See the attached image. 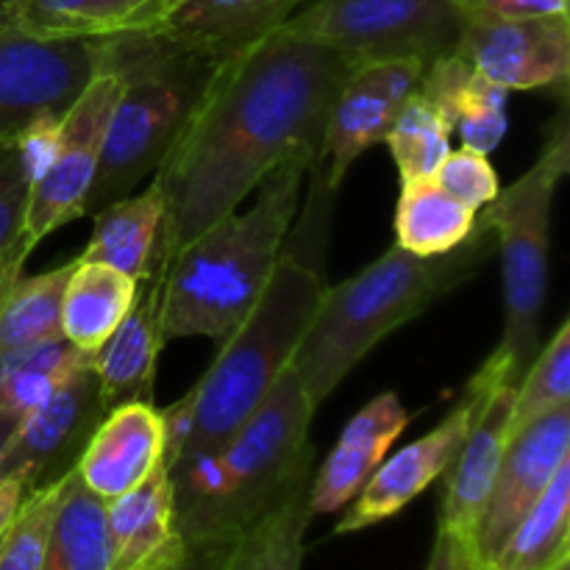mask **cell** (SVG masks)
<instances>
[{
  "label": "cell",
  "instance_id": "20",
  "mask_svg": "<svg viewBox=\"0 0 570 570\" xmlns=\"http://www.w3.org/2000/svg\"><path fill=\"white\" fill-rule=\"evenodd\" d=\"M111 570H161L187 554L176 523V499L167 465L148 473L128 493L106 501Z\"/></svg>",
  "mask_w": 570,
  "mask_h": 570
},
{
  "label": "cell",
  "instance_id": "2",
  "mask_svg": "<svg viewBox=\"0 0 570 570\" xmlns=\"http://www.w3.org/2000/svg\"><path fill=\"white\" fill-rule=\"evenodd\" d=\"M315 412L287 367L215 454L167 465L184 543H232L312 479L309 423Z\"/></svg>",
  "mask_w": 570,
  "mask_h": 570
},
{
  "label": "cell",
  "instance_id": "37",
  "mask_svg": "<svg viewBox=\"0 0 570 570\" xmlns=\"http://www.w3.org/2000/svg\"><path fill=\"white\" fill-rule=\"evenodd\" d=\"M465 17L488 20H529L568 14V0H460Z\"/></svg>",
  "mask_w": 570,
  "mask_h": 570
},
{
  "label": "cell",
  "instance_id": "36",
  "mask_svg": "<svg viewBox=\"0 0 570 570\" xmlns=\"http://www.w3.org/2000/svg\"><path fill=\"white\" fill-rule=\"evenodd\" d=\"M432 178L451 198H456L473 212L484 209L501 189L488 154H479L468 145H462L460 150L451 148Z\"/></svg>",
  "mask_w": 570,
  "mask_h": 570
},
{
  "label": "cell",
  "instance_id": "13",
  "mask_svg": "<svg viewBox=\"0 0 570 570\" xmlns=\"http://www.w3.org/2000/svg\"><path fill=\"white\" fill-rule=\"evenodd\" d=\"M570 460V406L549 412L512 434L495 473L493 490L476 523L471 546V570H488L523 521L534 501L546 493L562 462Z\"/></svg>",
  "mask_w": 570,
  "mask_h": 570
},
{
  "label": "cell",
  "instance_id": "12",
  "mask_svg": "<svg viewBox=\"0 0 570 570\" xmlns=\"http://www.w3.org/2000/svg\"><path fill=\"white\" fill-rule=\"evenodd\" d=\"M423 67L417 59H399L348 70L334 98L321 165L315 167L328 198H334L354 161L373 145L384 142L399 109L417 89Z\"/></svg>",
  "mask_w": 570,
  "mask_h": 570
},
{
  "label": "cell",
  "instance_id": "34",
  "mask_svg": "<svg viewBox=\"0 0 570 570\" xmlns=\"http://www.w3.org/2000/svg\"><path fill=\"white\" fill-rule=\"evenodd\" d=\"M65 479L26 493L9 532L0 540V570H42L45 543Z\"/></svg>",
  "mask_w": 570,
  "mask_h": 570
},
{
  "label": "cell",
  "instance_id": "10",
  "mask_svg": "<svg viewBox=\"0 0 570 570\" xmlns=\"http://www.w3.org/2000/svg\"><path fill=\"white\" fill-rule=\"evenodd\" d=\"M95 76V39L39 37L0 20V137L65 117Z\"/></svg>",
  "mask_w": 570,
  "mask_h": 570
},
{
  "label": "cell",
  "instance_id": "23",
  "mask_svg": "<svg viewBox=\"0 0 570 570\" xmlns=\"http://www.w3.org/2000/svg\"><path fill=\"white\" fill-rule=\"evenodd\" d=\"M178 0H6V20L39 37L100 39L150 31Z\"/></svg>",
  "mask_w": 570,
  "mask_h": 570
},
{
  "label": "cell",
  "instance_id": "3",
  "mask_svg": "<svg viewBox=\"0 0 570 570\" xmlns=\"http://www.w3.org/2000/svg\"><path fill=\"white\" fill-rule=\"evenodd\" d=\"M493 250V232L476 220L471 237L449 254L417 256L393 245L356 276L337 287H323L315 315L289 362L309 404L317 410L332 399L384 337L471 282Z\"/></svg>",
  "mask_w": 570,
  "mask_h": 570
},
{
  "label": "cell",
  "instance_id": "39",
  "mask_svg": "<svg viewBox=\"0 0 570 570\" xmlns=\"http://www.w3.org/2000/svg\"><path fill=\"white\" fill-rule=\"evenodd\" d=\"M232 543L189 546L187 554H184L181 560L173 562V566H167L161 570H220L223 562H226V554H228V549H232Z\"/></svg>",
  "mask_w": 570,
  "mask_h": 570
},
{
  "label": "cell",
  "instance_id": "25",
  "mask_svg": "<svg viewBox=\"0 0 570 570\" xmlns=\"http://www.w3.org/2000/svg\"><path fill=\"white\" fill-rule=\"evenodd\" d=\"M137 293V278L109 265L76 259L61 295V337L72 348L95 354L128 315Z\"/></svg>",
  "mask_w": 570,
  "mask_h": 570
},
{
  "label": "cell",
  "instance_id": "22",
  "mask_svg": "<svg viewBox=\"0 0 570 570\" xmlns=\"http://www.w3.org/2000/svg\"><path fill=\"white\" fill-rule=\"evenodd\" d=\"M417 92L445 117L451 131L462 134L468 148L490 154L504 139L510 92L484 78L460 50L429 61Z\"/></svg>",
  "mask_w": 570,
  "mask_h": 570
},
{
  "label": "cell",
  "instance_id": "8",
  "mask_svg": "<svg viewBox=\"0 0 570 570\" xmlns=\"http://www.w3.org/2000/svg\"><path fill=\"white\" fill-rule=\"evenodd\" d=\"M460 0H304L278 31L334 50L348 70L454 53L465 31Z\"/></svg>",
  "mask_w": 570,
  "mask_h": 570
},
{
  "label": "cell",
  "instance_id": "7",
  "mask_svg": "<svg viewBox=\"0 0 570 570\" xmlns=\"http://www.w3.org/2000/svg\"><path fill=\"white\" fill-rule=\"evenodd\" d=\"M568 170L570 131L566 111H560L534 165L476 212V220L493 232L504 276V334L490 360L515 387L540 351V315L549 287L551 206Z\"/></svg>",
  "mask_w": 570,
  "mask_h": 570
},
{
  "label": "cell",
  "instance_id": "9",
  "mask_svg": "<svg viewBox=\"0 0 570 570\" xmlns=\"http://www.w3.org/2000/svg\"><path fill=\"white\" fill-rule=\"evenodd\" d=\"M117 95H120V81L111 72L95 70L92 81L61 117L53 159L28 189L22 232L9 262L11 276H20L28 254L48 234L83 217Z\"/></svg>",
  "mask_w": 570,
  "mask_h": 570
},
{
  "label": "cell",
  "instance_id": "31",
  "mask_svg": "<svg viewBox=\"0 0 570 570\" xmlns=\"http://www.w3.org/2000/svg\"><path fill=\"white\" fill-rule=\"evenodd\" d=\"M92 354L72 348L65 337L0 354V410L26 417L67 382Z\"/></svg>",
  "mask_w": 570,
  "mask_h": 570
},
{
  "label": "cell",
  "instance_id": "5",
  "mask_svg": "<svg viewBox=\"0 0 570 570\" xmlns=\"http://www.w3.org/2000/svg\"><path fill=\"white\" fill-rule=\"evenodd\" d=\"M304 165H284L259 187L248 212L217 220L154 278L161 282V337H209L226 343L276 273L298 215Z\"/></svg>",
  "mask_w": 570,
  "mask_h": 570
},
{
  "label": "cell",
  "instance_id": "17",
  "mask_svg": "<svg viewBox=\"0 0 570 570\" xmlns=\"http://www.w3.org/2000/svg\"><path fill=\"white\" fill-rule=\"evenodd\" d=\"M165 462V417L154 404L134 401L104 415L76 462L83 488L111 501L137 488Z\"/></svg>",
  "mask_w": 570,
  "mask_h": 570
},
{
  "label": "cell",
  "instance_id": "27",
  "mask_svg": "<svg viewBox=\"0 0 570 570\" xmlns=\"http://www.w3.org/2000/svg\"><path fill=\"white\" fill-rule=\"evenodd\" d=\"M566 566H570V460L562 462L546 493L512 529L488 570H560Z\"/></svg>",
  "mask_w": 570,
  "mask_h": 570
},
{
  "label": "cell",
  "instance_id": "16",
  "mask_svg": "<svg viewBox=\"0 0 570 570\" xmlns=\"http://www.w3.org/2000/svg\"><path fill=\"white\" fill-rule=\"evenodd\" d=\"M482 395L484 382L479 376H473L460 404L449 412V417L438 429H432L426 438L415 440L406 449H401L390 460L384 456L376 473L367 479L360 495L348 504V512L340 518L334 534L362 532V529H371L376 523L387 521V518L399 515L429 484L438 482L449 471L456 451H460Z\"/></svg>",
  "mask_w": 570,
  "mask_h": 570
},
{
  "label": "cell",
  "instance_id": "30",
  "mask_svg": "<svg viewBox=\"0 0 570 570\" xmlns=\"http://www.w3.org/2000/svg\"><path fill=\"white\" fill-rule=\"evenodd\" d=\"M76 259L39 276H17L0 287V354L61 337V295Z\"/></svg>",
  "mask_w": 570,
  "mask_h": 570
},
{
  "label": "cell",
  "instance_id": "26",
  "mask_svg": "<svg viewBox=\"0 0 570 570\" xmlns=\"http://www.w3.org/2000/svg\"><path fill=\"white\" fill-rule=\"evenodd\" d=\"M42 570H111L106 501L83 488L76 468L67 473L50 521Z\"/></svg>",
  "mask_w": 570,
  "mask_h": 570
},
{
  "label": "cell",
  "instance_id": "15",
  "mask_svg": "<svg viewBox=\"0 0 570 570\" xmlns=\"http://www.w3.org/2000/svg\"><path fill=\"white\" fill-rule=\"evenodd\" d=\"M462 56L501 89H557L566 92L570 76V22L560 17L488 20L468 17Z\"/></svg>",
  "mask_w": 570,
  "mask_h": 570
},
{
  "label": "cell",
  "instance_id": "24",
  "mask_svg": "<svg viewBox=\"0 0 570 570\" xmlns=\"http://www.w3.org/2000/svg\"><path fill=\"white\" fill-rule=\"evenodd\" d=\"M92 217V237L78 259L109 265L137 282L154 276L161 223H165V198L156 181H150L142 195L111 200Z\"/></svg>",
  "mask_w": 570,
  "mask_h": 570
},
{
  "label": "cell",
  "instance_id": "21",
  "mask_svg": "<svg viewBox=\"0 0 570 570\" xmlns=\"http://www.w3.org/2000/svg\"><path fill=\"white\" fill-rule=\"evenodd\" d=\"M145 282L148 287L139 289L137 301L115 334L92 354V371L98 376L106 412L134 401L154 404L156 362L159 351L165 348L159 321L161 282L154 276Z\"/></svg>",
  "mask_w": 570,
  "mask_h": 570
},
{
  "label": "cell",
  "instance_id": "32",
  "mask_svg": "<svg viewBox=\"0 0 570 570\" xmlns=\"http://www.w3.org/2000/svg\"><path fill=\"white\" fill-rule=\"evenodd\" d=\"M451 134L454 131L445 117L415 89L404 100L387 137H384V145L390 148V156L401 173V181L432 178L440 161L449 156Z\"/></svg>",
  "mask_w": 570,
  "mask_h": 570
},
{
  "label": "cell",
  "instance_id": "11",
  "mask_svg": "<svg viewBox=\"0 0 570 570\" xmlns=\"http://www.w3.org/2000/svg\"><path fill=\"white\" fill-rule=\"evenodd\" d=\"M104 415L98 376L89 360L45 404L22 417L0 460V482L14 479L26 493L61 482L76 468Z\"/></svg>",
  "mask_w": 570,
  "mask_h": 570
},
{
  "label": "cell",
  "instance_id": "33",
  "mask_svg": "<svg viewBox=\"0 0 570 570\" xmlns=\"http://www.w3.org/2000/svg\"><path fill=\"white\" fill-rule=\"evenodd\" d=\"M570 406V323L562 321L543 351L534 354L515 390L512 434L549 412Z\"/></svg>",
  "mask_w": 570,
  "mask_h": 570
},
{
  "label": "cell",
  "instance_id": "38",
  "mask_svg": "<svg viewBox=\"0 0 570 570\" xmlns=\"http://www.w3.org/2000/svg\"><path fill=\"white\" fill-rule=\"evenodd\" d=\"M426 570H471L465 546H462L451 532L438 529V540H434V549L432 557H429Z\"/></svg>",
  "mask_w": 570,
  "mask_h": 570
},
{
  "label": "cell",
  "instance_id": "42",
  "mask_svg": "<svg viewBox=\"0 0 570 570\" xmlns=\"http://www.w3.org/2000/svg\"><path fill=\"white\" fill-rule=\"evenodd\" d=\"M560 570H570V566H566V568H560Z\"/></svg>",
  "mask_w": 570,
  "mask_h": 570
},
{
  "label": "cell",
  "instance_id": "18",
  "mask_svg": "<svg viewBox=\"0 0 570 570\" xmlns=\"http://www.w3.org/2000/svg\"><path fill=\"white\" fill-rule=\"evenodd\" d=\"M410 426V412L395 393H382L362 406L328 451L309 482L312 515H328L348 507L376 473L395 440Z\"/></svg>",
  "mask_w": 570,
  "mask_h": 570
},
{
  "label": "cell",
  "instance_id": "6",
  "mask_svg": "<svg viewBox=\"0 0 570 570\" xmlns=\"http://www.w3.org/2000/svg\"><path fill=\"white\" fill-rule=\"evenodd\" d=\"M95 70L120 81L83 217L154 176L204 95L215 65L161 31L95 39Z\"/></svg>",
  "mask_w": 570,
  "mask_h": 570
},
{
  "label": "cell",
  "instance_id": "4",
  "mask_svg": "<svg viewBox=\"0 0 570 570\" xmlns=\"http://www.w3.org/2000/svg\"><path fill=\"white\" fill-rule=\"evenodd\" d=\"M323 287L321 262L284 245L271 284L243 326L220 345L193 390L161 412L165 465L215 454L248 421L293 362Z\"/></svg>",
  "mask_w": 570,
  "mask_h": 570
},
{
  "label": "cell",
  "instance_id": "41",
  "mask_svg": "<svg viewBox=\"0 0 570 570\" xmlns=\"http://www.w3.org/2000/svg\"><path fill=\"white\" fill-rule=\"evenodd\" d=\"M22 417L14 415V412H6L0 410V460H3L6 454V445H9V440L14 438L17 426H20Z\"/></svg>",
  "mask_w": 570,
  "mask_h": 570
},
{
  "label": "cell",
  "instance_id": "19",
  "mask_svg": "<svg viewBox=\"0 0 570 570\" xmlns=\"http://www.w3.org/2000/svg\"><path fill=\"white\" fill-rule=\"evenodd\" d=\"M301 6L304 0H178L156 31L217 67L273 37Z\"/></svg>",
  "mask_w": 570,
  "mask_h": 570
},
{
  "label": "cell",
  "instance_id": "29",
  "mask_svg": "<svg viewBox=\"0 0 570 570\" xmlns=\"http://www.w3.org/2000/svg\"><path fill=\"white\" fill-rule=\"evenodd\" d=\"M309 482L293 490L265 518L237 534L220 570H301L309 529Z\"/></svg>",
  "mask_w": 570,
  "mask_h": 570
},
{
  "label": "cell",
  "instance_id": "40",
  "mask_svg": "<svg viewBox=\"0 0 570 570\" xmlns=\"http://www.w3.org/2000/svg\"><path fill=\"white\" fill-rule=\"evenodd\" d=\"M22 499H26V488H22L20 482H14V479H3V482H0V540L9 532Z\"/></svg>",
  "mask_w": 570,
  "mask_h": 570
},
{
  "label": "cell",
  "instance_id": "14",
  "mask_svg": "<svg viewBox=\"0 0 570 570\" xmlns=\"http://www.w3.org/2000/svg\"><path fill=\"white\" fill-rule=\"evenodd\" d=\"M476 376L484 382V395L473 412V421L468 426L460 451L451 460L449 471L443 473L445 499L443 512H440V529L451 532L465 546L468 562H471L476 523L490 499L507 445H510L518 390L515 384L507 382L504 371L490 356L479 367Z\"/></svg>",
  "mask_w": 570,
  "mask_h": 570
},
{
  "label": "cell",
  "instance_id": "28",
  "mask_svg": "<svg viewBox=\"0 0 570 570\" xmlns=\"http://www.w3.org/2000/svg\"><path fill=\"white\" fill-rule=\"evenodd\" d=\"M476 228V212L451 198L434 178L401 181L395 245L417 256L449 254Z\"/></svg>",
  "mask_w": 570,
  "mask_h": 570
},
{
  "label": "cell",
  "instance_id": "35",
  "mask_svg": "<svg viewBox=\"0 0 570 570\" xmlns=\"http://www.w3.org/2000/svg\"><path fill=\"white\" fill-rule=\"evenodd\" d=\"M31 173L22 161L17 137H0V284H9V262L17 248L26 217Z\"/></svg>",
  "mask_w": 570,
  "mask_h": 570
},
{
  "label": "cell",
  "instance_id": "1",
  "mask_svg": "<svg viewBox=\"0 0 570 570\" xmlns=\"http://www.w3.org/2000/svg\"><path fill=\"white\" fill-rule=\"evenodd\" d=\"M345 78L348 67L334 50L284 31L215 67L154 173L165 198L154 273L237 212L284 165H321L328 115Z\"/></svg>",
  "mask_w": 570,
  "mask_h": 570
}]
</instances>
